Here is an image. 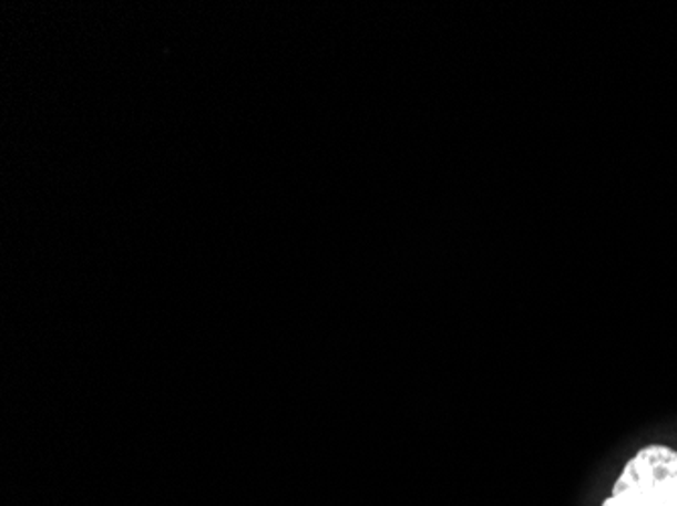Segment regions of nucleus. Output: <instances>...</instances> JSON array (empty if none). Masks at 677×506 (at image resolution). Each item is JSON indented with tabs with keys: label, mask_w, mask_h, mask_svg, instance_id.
I'll use <instances>...</instances> for the list:
<instances>
[{
	"label": "nucleus",
	"mask_w": 677,
	"mask_h": 506,
	"mask_svg": "<svg viewBox=\"0 0 677 506\" xmlns=\"http://www.w3.org/2000/svg\"><path fill=\"white\" fill-rule=\"evenodd\" d=\"M677 483V450L652 444L627 459L617 483L613 484V496H627L645 505V498L666 484Z\"/></svg>",
	"instance_id": "nucleus-1"
},
{
	"label": "nucleus",
	"mask_w": 677,
	"mask_h": 506,
	"mask_svg": "<svg viewBox=\"0 0 677 506\" xmlns=\"http://www.w3.org/2000/svg\"><path fill=\"white\" fill-rule=\"evenodd\" d=\"M645 506H677V483L666 484L645 498Z\"/></svg>",
	"instance_id": "nucleus-2"
},
{
	"label": "nucleus",
	"mask_w": 677,
	"mask_h": 506,
	"mask_svg": "<svg viewBox=\"0 0 677 506\" xmlns=\"http://www.w3.org/2000/svg\"><path fill=\"white\" fill-rule=\"evenodd\" d=\"M601 506H645L639 500H633V498H627V496H606L605 500H603V505Z\"/></svg>",
	"instance_id": "nucleus-3"
}]
</instances>
